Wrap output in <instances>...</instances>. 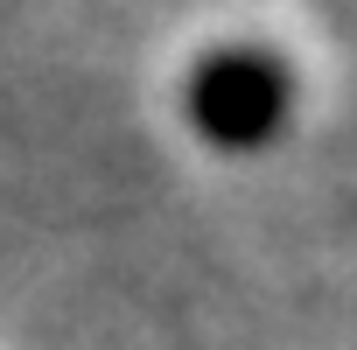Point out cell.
I'll use <instances>...</instances> for the list:
<instances>
[{
  "label": "cell",
  "instance_id": "obj_1",
  "mask_svg": "<svg viewBox=\"0 0 357 350\" xmlns=\"http://www.w3.org/2000/svg\"><path fill=\"white\" fill-rule=\"evenodd\" d=\"M190 105H197V126H204L211 140L245 147V140L273 133V119H280V105H287V77H280L266 56H245V50H238V56H211V70L197 77Z\"/></svg>",
  "mask_w": 357,
  "mask_h": 350
}]
</instances>
